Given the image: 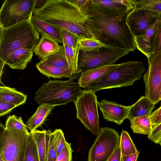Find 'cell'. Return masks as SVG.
<instances>
[{
    "instance_id": "1",
    "label": "cell",
    "mask_w": 161,
    "mask_h": 161,
    "mask_svg": "<svg viewBox=\"0 0 161 161\" xmlns=\"http://www.w3.org/2000/svg\"><path fill=\"white\" fill-rule=\"evenodd\" d=\"M47 23L75 34L79 39L98 40L100 30L89 12L80 9L74 0H48L33 14Z\"/></svg>"
},
{
    "instance_id": "2",
    "label": "cell",
    "mask_w": 161,
    "mask_h": 161,
    "mask_svg": "<svg viewBox=\"0 0 161 161\" xmlns=\"http://www.w3.org/2000/svg\"><path fill=\"white\" fill-rule=\"evenodd\" d=\"M92 20L99 28L98 40L106 46L133 52L137 49L135 37L127 23L132 10L119 16L106 15L89 10Z\"/></svg>"
},
{
    "instance_id": "3",
    "label": "cell",
    "mask_w": 161,
    "mask_h": 161,
    "mask_svg": "<svg viewBox=\"0 0 161 161\" xmlns=\"http://www.w3.org/2000/svg\"><path fill=\"white\" fill-rule=\"evenodd\" d=\"M0 60L18 49H34L39 39V34L28 19L11 26L0 27Z\"/></svg>"
},
{
    "instance_id": "4",
    "label": "cell",
    "mask_w": 161,
    "mask_h": 161,
    "mask_svg": "<svg viewBox=\"0 0 161 161\" xmlns=\"http://www.w3.org/2000/svg\"><path fill=\"white\" fill-rule=\"evenodd\" d=\"M145 69L141 61H129L119 64L117 68L84 90L95 93L102 90L133 85L135 81L141 79Z\"/></svg>"
},
{
    "instance_id": "5",
    "label": "cell",
    "mask_w": 161,
    "mask_h": 161,
    "mask_svg": "<svg viewBox=\"0 0 161 161\" xmlns=\"http://www.w3.org/2000/svg\"><path fill=\"white\" fill-rule=\"evenodd\" d=\"M77 83L69 79L66 81L50 80L44 82L35 93L37 103L56 106L75 101L83 92Z\"/></svg>"
},
{
    "instance_id": "6",
    "label": "cell",
    "mask_w": 161,
    "mask_h": 161,
    "mask_svg": "<svg viewBox=\"0 0 161 161\" xmlns=\"http://www.w3.org/2000/svg\"><path fill=\"white\" fill-rule=\"evenodd\" d=\"M130 52L109 47H101L98 51L84 52L82 51L79 56L78 73L72 80H74L78 79L81 74L88 70L114 64L119 59Z\"/></svg>"
},
{
    "instance_id": "7",
    "label": "cell",
    "mask_w": 161,
    "mask_h": 161,
    "mask_svg": "<svg viewBox=\"0 0 161 161\" xmlns=\"http://www.w3.org/2000/svg\"><path fill=\"white\" fill-rule=\"evenodd\" d=\"M97 97L91 90L83 91L74 103L76 111V117L86 129L97 136L100 128L97 109Z\"/></svg>"
},
{
    "instance_id": "8",
    "label": "cell",
    "mask_w": 161,
    "mask_h": 161,
    "mask_svg": "<svg viewBox=\"0 0 161 161\" xmlns=\"http://www.w3.org/2000/svg\"><path fill=\"white\" fill-rule=\"evenodd\" d=\"M0 155L5 161H24L28 135L0 125Z\"/></svg>"
},
{
    "instance_id": "9",
    "label": "cell",
    "mask_w": 161,
    "mask_h": 161,
    "mask_svg": "<svg viewBox=\"0 0 161 161\" xmlns=\"http://www.w3.org/2000/svg\"><path fill=\"white\" fill-rule=\"evenodd\" d=\"M36 0H5L0 10V27L7 28L29 19Z\"/></svg>"
},
{
    "instance_id": "10",
    "label": "cell",
    "mask_w": 161,
    "mask_h": 161,
    "mask_svg": "<svg viewBox=\"0 0 161 161\" xmlns=\"http://www.w3.org/2000/svg\"><path fill=\"white\" fill-rule=\"evenodd\" d=\"M120 141V136L115 129L101 128L89 150L88 161H107L119 146Z\"/></svg>"
},
{
    "instance_id": "11",
    "label": "cell",
    "mask_w": 161,
    "mask_h": 161,
    "mask_svg": "<svg viewBox=\"0 0 161 161\" xmlns=\"http://www.w3.org/2000/svg\"><path fill=\"white\" fill-rule=\"evenodd\" d=\"M148 68L143 75L145 96L153 103L160 101L159 92L161 87V53L151 55L148 58Z\"/></svg>"
},
{
    "instance_id": "12",
    "label": "cell",
    "mask_w": 161,
    "mask_h": 161,
    "mask_svg": "<svg viewBox=\"0 0 161 161\" xmlns=\"http://www.w3.org/2000/svg\"><path fill=\"white\" fill-rule=\"evenodd\" d=\"M161 14L144 9L132 10L127 18V23L134 37L143 34L157 21Z\"/></svg>"
},
{
    "instance_id": "13",
    "label": "cell",
    "mask_w": 161,
    "mask_h": 161,
    "mask_svg": "<svg viewBox=\"0 0 161 161\" xmlns=\"http://www.w3.org/2000/svg\"><path fill=\"white\" fill-rule=\"evenodd\" d=\"M103 119L107 121L121 125L127 118L130 106H125L114 102L103 99L98 102Z\"/></svg>"
},
{
    "instance_id": "14",
    "label": "cell",
    "mask_w": 161,
    "mask_h": 161,
    "mask_svg": "<svg viewBox=\"0 0 161 161\" xmlns=\"http://www.w3.org/2000/svg\"><path fill=\"white\" fill-rule=\"evenodd\" d=\"M89 10L106 15L116 16L132 10L115 0H89Z\"/></svg>"
},
{
    "instance_id": "15",
    "label": "cell",
    "mask_w": 161,
    "mask_h": 161,
    "mask_svg": "<svg viewBox=\"0 0 161 161\" xmlns=\"http://www.w3.org/2000/svg\"><path fill=\"white\" fill-rule=\"evenodd\" d=\"M161 25V14L157 21L142 35L135 37L137 49L148 58L153 52L154 43L157 31Z\"/></svg>"
},
{
    "instance_id": "16",
    "label": "cell",
    "mask_w": 161,
    "mask_h": 161,
    "mask_svg": "<svg viewBox=\"0 0 161 161\" xmlns=\"http://www.w3.org/2000/svg\"><path fill=\"white\" fill-rule=\"evenodd\" d=\"M33 53V49L21 48L7 54L1 60L12 69L23 70L31 62Z\"/></svg>"
},
{
    "instance_id": "17",
    "label": "cell",
    "mask_w": 161,
    "mask_h": 161,
    "mask_svg": "<svg viewBox=\"0 0 161 161\" xmlns=\"http://www.w3.org/2000/svg\"><path fill=\"white\" fill-rule=\"evenodd\" d=\"M119 65L114 64L88 70L79 75L77 84L80 87L84 89L117 68Z\"/></svg>"
},
{
    "instance_id": "18",
    "label": "cell",
    "mask_w": 161,
    "mask_h": 161,
    "mask_svg": "<svg viewBox=\"0 0 161 161\" xmlns=\"http://www.w3.org/2000/svg\"><path fill=\"white\" fill-rule=\"evenodd\" d=\"M32 24L36 31L42 36L52 38L58 43H62L61 35V29L49 24L33 16H31Z\"/></svg>"
},
{
    "instance_id": "19",
    "label": "cell",
    "mask_w": 161,
    "mask_h": 161,
    "mask_svg": "<svg viewBox=\"0 0 161 161\" xmlns=\"http://www.w3.org/2000/svg\"><path fill=\"white\" fill-rule=\"evenodd\" d=\"M60 46L55 40L42 36L33 49L35 54L41 60L47 56L58 52Z\"/></svg>"
},
{
    "instance_id": "20",
    "label": "cell",
    "mask_w": 161,
    "mask_h": 161,
    "mask_svg": "<svg viewBox=\"0 0 161 161\" xmlns=\"http://www.w3.org/2000/svg\"><path fill=\"white\" fill-rule=\"evenodd\" d=\"M155 105L145 96H142L136 103L130 106L127 119L130 121L141 116H150Z\"/></svg>"
},
{
    "instance_id": "21",
    "label": "cell",
    "mask_w": 161,
    "mask_h": 161,
    "mask_svg": "<svg viewBox=\"0 0 161 161\" xmlns=\"http://www.w3.org/2000/svg\"><path fill=\"white\" fill-rule=\"evenodd\" d=\"M55 106L43 104L40 105L35 113L29 118L26 125L31 131L41 126Z\"/></svg>"
},
{
    "instance_id": "22",
    "label": "cell",
    "mask_w": 161,
    "mask_h": 161,
    "mask_svg": "<svg viewBox=\"0 0 161 161\" xmlns=\"http://www.w3.org/2000/svg\"><path fill=\"white\" fill-rule=\"evenodd\" d=\"M27 96L15 88L6 86L0 87V100L16 105L17 107L25 103Z\"/></svg>"
},
{
    "instance_id": "23",
    "label": "cell",
    "mask_w": 161,
    "mask_h": 161,
    "mask_svg": "<svg viewBox=\"0 0 161 161\" xmlns=\"http://www.w3.org/2000/svg\"><path fill=\"white\" fill-rule=\"evenodd\" d=\"M36 66L41 73L48 77L69 78L71 79L73 76L71 71L57 68L42 60L36 64Z\"/></svg>"
},
{
    "instance_id": "24",
    "label": "cell",
    "mask_w": 161,
    "mask_h": 161,
    "mask_svg": "<svg viewBox=\"0 0 161 161\" xmlns=\"http://www.w3.org/2000/svg\"><path fill=\"white\" fill-rule=\"evenodd\" d=\"M130 121V128L134 133L148 135L152 130L153 125L149 115L136 117Z\"/></svg>"
},
{
    "instance_id": "25",
    "label": "cell",
    "mask_w": 161,
    "mask_h": 161,
    "mask_svg": "<svg viewBox=\"0 0 161 161\" xmlns=\"http://www.w3.org/2000/svg\"><path fill=\"white\" fill-rule=\"evenodd\" d=\"M41 60L57 68L71 71L69 67L63 45L60 46V49L58 52Z\"/></svg>"
},
{
    "instance_id": "26",
    "label": "cell",
    "mask_w": 161,
    "mask_h": 161,
    "mask_svg": "<svg viewBox=\"0 0 161 161\" xmlns=\"http://www.w3.org/2000/svg\"><path fill=\"white\" fill-rule=\"evenodd\" d=\"M46 130L40 131L36 130L30 132L36 144L40 161H46Z\"/></svg>"
},
{
    "instance_id": "27",
    "label": "cell",
    "mask_w": 161,
    "mask_h": 161,
    "mask_svg": "<svg viewBox=\"0 0 161 161\" xmlns=\"http://www.w3.org/2000/svg\"><path fill=\"white\" fill-rule=\"evenodd\" d=\"M46 161H56L57 155L56 147V136L55 130H50L46 133Z\"/></svg>"
},
{
    "instance_id": "28",
    "label": "cell",
    "mask_w": 161,
    "mask_h": 161,
    "mask_svg": "<svg viewBox=\"0 0 161 161\" xmlns=\"http://www.w3.org/2000/svg\"><path fill=\"white\" fill-rule=\"evenodd\" d=\"M70 69L72 71L73 77L78 73V61L80 50L78 47L75 49L72 48L68 46L63 44Z\"/></svg>"
},
{
    "instance_id": "29",
    "label": "cell",
    "mask_w": 161,
    "mask_h": 161,
    "mask_svg": "<svg viewBox=\"0 0 161 161\" xmlns=\"http://www.w3.org/2000/svg\"><path fill=\"white\" fill-rule=\"evenodd\" d=\"M119 146L122 156L130 155L138 151L128 132L123 130L120 136Z\"/></svg>"
},
{
    "instance_id": "30",
    "label": "cell",
    "mask_w": 161,
    "mask_h": 161,
    "mask_svg": "<svg viewBox=\"0 0 161 161\" xmlns=\"http://www.w3.org/2000/svg\"><path fill=\"white\" fill-rule=\"evenodd\" d=\"M78 46L79 50L84 52L98 51L101 47H108L98 40L91 38L79 39Z\"/></svg>"
},
{
    "instance_id": "31",
    "label": "cell",
    "mask_w": 161,
    "mask_h": 161,
    "mask_svg": "<svg viewBox=\"0 0 161 161\" xmlns=\"http://www.w3.org/2000/svg\"><path fill=\"white\" fill-rule=\"evenodd\" d=\"M5 127L8 129L19 131L27 135L30 133L21 118L14 115L8 117L5 122Z\"/></svg>"
},
{
    "instance_id": "32",
    "label": "cell",
    "mask_w": 161,
    "mask_h": 161,
    "mask_svg": "<svg viewBox=\"0 0 161 161\" xmlns=\"http://www.w3.org/2000/svg\"><path fill=\"white\" fill-rule=\"evenodd\" d=\"M24 161H40L36 144L30 133L27 139Z\"/></svg>"
},
{
    "instance_id": "33",
    "label": "cell",
    "mask_w": 161,
    "mask_h": 161,
    "mask_svg": "<svg viewBox=\"0 0 161 161\" xmlns=\"http://www.w3.org/2000/svg\"><path fill=\"white\" fill-rule=\"evenodd\" d=\"M146 9L161 13V0H136L134 9Z\"/></svg>"
},
{
    "instance_id": "34",
    "label": "cell",
    "mask_w": 161,
    "mask_h": 161,
    "mask_svg": "<svg viewBox=\"0 0 161 161\" xmlns=\"http://www.w3.org/2000/svg\"><path fill=\"white\" fill-rule=\"evenodd\" d=\"M61 35L63 44H65L73 49L78 47L79 39L75 34L68 31L61 29Z\"/></svg>"
},
{
    "instance_id": "35",
    "label": "cell",
    "mask_w": 161,
    "mask_h": 161,
    "mask_svg": "<svg viewBox=\"0 0 161 161\" xmlns=\"http://www.w3.org/2000/svg\"><path fill=\"white\" fill-rule=\"evenodd\" d=\"M56 136V147L57 154L58 156L64 149L67 142L65 140L64 133L61 129L55 130Z\"/></svg>"
},
{
    "instance_id": "36",
    "label": "cell",
    "mask_w": 161,
    "mask_h": 161,
    "mask_svg": "<svg viewBox=\"0 0 161 161\" xmlns=\"http://www.w3.org/2000/svg\"><path fill=\"white\" fill-rule=\"evenodd\" d=\"M71 144L67 142L63 151L58 156L56 161H72L73 150Z\"/></svg>"
},
{
    "instance_id": "37",
    "label": "cell",
    "mask_w": 161,
    "mask_h": 161,
    "mask_svg": "<svg viewBox=\"0 0 161 161\" xmlns=\"http://www.w3.org/2000/svg\"><path fill=\"white\" fill-rule=\"evenodd\" d=\"M151 134L152 135L148 136V138L155 143L161 146V123L153 127Z\"/></svg>"
},
{
    "instance_id": "38",
    "label": "cell",
    "mask_w": 161,
    "mask_h": 161,
    "mask_svg": "<svg viewBox=\"0 0 161 161\" xmlns=\"http://www.w3.org/2000/svg\"><path fill=\"white\" fill-rule=\"evenodd\" d=\"M161 53V25L158 30L154 43L153 53L152 55Z\"/></svg>"
},
{
    "instance_id": "39",
    "label": "cell",
    "mask_w": 161,
    "mask_h": 161,
    "mask_svg": "<svg viewBox=\"0 0 161 161\" xmlns=\"http://www.w3.org/2000/svg\"><path fill=\"white\" fill-rule=\"evenodd\" d=\"M17 106L13 104L0 100V116L1 117L9 113Z\"/></svg>"
},
{
    "instance_id": "40",
    "label": "cell",
    "mask_w": 161,
    "mask_h": 161,
    "mask_svg": "<svg viewBox=\"0 0 161 161\" xmlns=\"http://www.w3.org/2000/svg\"><path fill=\"white\" fill-rule=\"evenodd\" d=\"M150 117L153 126L161 123V106L151 114Z\"/></svg>"
},
{
    "instance_id": "41",
    "label": "cell",
    "mask_w": 161,
    "mask_h": 161,
    "mask_svg": "<svg viewBox=\"0 0 161 161\" xmlns=\"http://www.w3.org/2000/svg\"><path fill=\"white\" fill-rule=\"evenodd\" d=\"M107 161H122V155L119 146Z\"/></svg>"
},
{
    "instance_id": "42",
    "label": "cell",
    "mask_w": 161,
    "mask_h": 161,
    "mask_svg": "<svg viewBox=\"0 0 161 161\" xmlns=\"http://www.w3.org/2000/svg\"><path fill=\"white\" fill-rule=\"evenodd\" d=\"M128 7L130 10H133L135 7L136 0H115Z\"/></svg>"
},
{
    "instance_id": "43",
    "label": "cell",
    "mask_w": 161,
    "mask_h": 161,
    "mask_svg": "<svg viewBox=\"0 0 161 161\" xmlns=\"http://www.w3.org/2000/svg\"><path fill=\"white\" fill-rule=\"evenodd\" d=\"M140 153L138 151L136 153L127 156H122V161H137Z\"/></svg>"
},
{
    "instance_id": "44",
    "label": "cell",
    "mask_w": 161,
    "mask_h": 161,
    "mask_svg": "<svg viewBox=\"0 0 161 161\" xmlns=\"http://www.w3.org/2000/svg\"><path fill=\"white\" fill-rule=\"evenodd\" d=\"M48 0H36L35 3L36 9L40 8L44 6Z\"/></svg>"
},
{
    "instance_id": "45",
    "label": "cell",
    "mask_w": 161,
    "mask_h": 161,
    "mask_svg": "<svg viewBox=\"0 0 161 161\" xmlns=\"http://www.w3.org/2000/svg\"><path fill=\"white\" fill-rule=\"evenodd\" d=\"M5 64L1 60H0V78L1 79L2 75L3 73V69Z\"/></svg>"
},
{
    "instance_id": "46",
    "label": "cell",
    "mask_w": 161,
    "mask_h": 161,
    "mask_svg": "<svg viewBox=\"0 0 161 161\" xmlns=\"http://www.w3.org/2000/svg\"><path fill=\"white\" fill-rule=\"evenodd\" d=\"M159 98L160 101H161V87L159 92Z\"/></svg>"
},
{
    "instance_id": "47",
    "label": "cell",
    "mask_w": 161,
    "mask_h": 161,
    "mask_svg": "<svg viewBox=\"0 0 161 161\" xmlns=\"http://www.w3.org/2000/svg\"><path fill=\"white\" fill-rule=\"evenodd\" d=\"M0 161H5L3 157L0 155Z\"/></svg>"
},
{
    "instance_id": "48",
    "label": "cell",
    "mask_w": 161,
    "mask_h": 161,
    "mask_svg": "<svg viewBox=\"0 0 161 161\" xmlns=\"http://www.w3.org/2000/svg\"></svg>"
}]
</instances>
